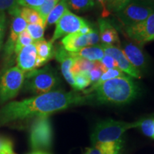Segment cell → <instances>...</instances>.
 <instances>
[{
  "mask_svg": "<svg viewBox=\"0 0 154 154\" xmlns=\"http://www.w3.org/2000/svg\"><path fill=\"white\" fill-rule=\"evenodd\" d=\"M126 75L124 74V73L121 72L120 69H108L106 72L103 73L101 76V78L99 79V80L98 82H96L94 84H91V86L88 89L84 90V94L85 95L91 94L92 91L95 89L96 88H97L98 86L101 85L103 83L106 82L108 80L112 79L118 78V77H122L125 76Z\"/></svg>",
  "mask_w": 154,
  "mask_h": 154,
  "instance_id": "cell-20",
  "label": "cell"
},
{
  "mask_svg": "<svg viewBox=\"0 0 154 154\" xmlns=\"http://www.w3.org/2000/svg\"><path fill=\"white\" fill-rule=\"evenodd\" d=\"M93 29L94 28L91 27V26H90V24H88V25H86V26H83V27L81 28L78 32H79V33L82 34H89L90 32H91Z\"/></svg>",
  "mask_w": 154,
  "mask_h": 154,
  "instance_id": "cell-39",
  "label": "cell"
},
{
  "mask_svg": "<svg viewBox=\"0 0 154 154\" xmlns=\"http://www.w3.org/2000/svg\"><path fill=\"white\" fill-rule=\"evenodd\" d=\"M74 62L71 69V72L72 75L82 72H89L94 68V61H91L81 57H74Z\"/></svg>",
  "mask_w": 154,
  "mask_h": 154,
  "instance_id": "cell-23",
  "label": "cell"
},
{
  "mask_svg": "<svg viewBox=\"0 0 154 154\" xmlns=\"http://www.w3.org/2000/svg\"><path fill=\"white\" fill-rule=\"evenodd\" d=\"M68 7V0H61L48 14L47 20H46V26L56 24L57 21L64 14L65 11L69 9Z\"/></svg>",
  "mask_w": 154,
  "mask_h": 154,
  "instance_id": "cell-21",
  "label": "cell"
},
{
  "mask_svg": "<svg viewBox=\"0 0 154 154\" xmlns=\"http://www.w3.org/2000/svg\"><path fill=\"white\" fill-rule=\"evenodd\" d=\"M101 63L106 68L108 69H119L118 63L112 57L105 54L103 59H101Z\"/></svg>",
  "mask_w": 154,
  "mask_h": 154,
  "instance_id": "cell-36",
  "label": "cell"
},
{
  "mask_svg": "<svg viewBox=\"0 0 154 154\" xmlns=\"http://www.w3.org/2000/svg\"><path fill=\"white\" fill-rule=\"evenodd\" d=\"M123 52L126 55L130 63L138 72L141 73L148 68L149 61L146 54L139 44L124 42L123 44Z\"/></svg>",
  "mask_w": 154,
  "mask_h": 154,
  "instance_id": "cell-12",
  "label": "cell"
},
{
  "mask_svg": "<svg viewBox=\"0 0 154 154\" xmlns=\"http://www.w3.org/2000/svg\"><path fill=\"white\" fill-rule=\"evenodd\" d=\"M70 8L77 12H83L93 8L95 5L94 0H68Z\"/></svg>",
  "mask_w": 154,
  "mask_h": 154,
  "instance_id": "cell-25",
  "label": "cell"
},
{
  "mask_svg": "<svg viewBox=\"0 0 154 154\" xmlns=\"http://www.w3.org/2000/svg\"><path fill=\"white\" fill-rule=\"evenodd\" d=\"M7 154H16V153H14V152H13V153H7Z\"/></svg>",
  "mask_w": 154,
  "mask_h": 154,
  "instance_id": "cell-42",
  "label": "cell"
},
{
  "mask_svg": "<svg viewBox=\"0 0 154 154\" xmlns=\"http://www.w3.org/2000/svg\"><path fill=\"white\" fill-rule=\"evenodd\" d=\"M100 40L103 45L116 46L120 44L118 32L112 24L105 18L99 19Z\"/></svg>",
  "mask_w": 154,
  "mask_h": 154,
  "instance_id": "cell-15",
  "label": "cell"
},
{
  "mask_svg": "<svg viewBox=\"0 0 154 154\" xmlns=\"http://www.w3.org/2000/svg\"><path fill=\"white\" fill-rule=\"evenodd\" d=\"M73 57L84 58L91 61H100L105 56L101 45L88 46L76 53H71Z\"/></svg>",
  "mask_w": 154,
  "mask_h": 154,
  "instance_id": "cell-18",
  "label": "cell"
},
{
  "mask_svg": "<svg viewBox=\"0 0 154 154\" xmlns=\"http://www.w3.org/2000/svg\"><path fill=\"white\" fill-rule=\"evenodd\" d=\"M139 92L137 83L125 76L106 81L87 95L90 101H95L99 104H125L136 99Z\"/></svg>",
  "mask_w": 154,
  "mask_h": 154,
  "instance_id": "cell-2",
  "label": "cell"
},
{
  "mask_svg": "<svg viewBox=\"0 0 154 154\" xmlns=\"http://www.w3.org/2000/svg\"><path fill=\"white\" fill-rule=\"evenodd\" d=\"M153 138L154 139V133H153Z\"/></svg>",
  "mask_w": 154,
  "mask_h": 154,
  "instance_id": "cell-43",
  "label": "cell"
},
{
  "mask_svg": "<svg viewBox=\"0 0 154 154\" xmlns=\"http://www.w3.org/2000/svg\"><path fill=\"white\" fill-rule=\"evenodd\" d=\"M74 80V91H84L91 84L89 72H82L73 75Z\"/></svg>",
  "mask_w": 154,
  "mask_h": 154,
  "instance_id": "cell-24",
  "label": "cell"
},
{
  "mask_svg": "<svg viewBox=\"0 0 154 154\" xmlns=\"http://www.w3.org/2000/svg\"><path fill=\"white\" fill-rule=\"evenodd\" d=\"M53 131L49 116L34 119L30 128L29 142L32 151L49 152L52 146Z\"/></svg>",
  "mask_w": 154,
  "mask_h": 154,
  "instance_id": "cell-5",
  "label": "cell"
},
{
  "mask_svg": "<svg viewBox=\"0 0 154 154\" xmlns=\"http://www.w3.org/2000/svg\"><path fill=\"white\" fill-rule=\"evenodd\" d=\"M121 143H100L86 149L84 154H119Z\"/></svg>",
  "mask_w": 154,
  "mask_h": 154,
  "instance_id": "cell-19",
  "label": "cell"
},
{
  "mask_svg": "<svg viewBox=\"0 0 154 154\" xmlns=\"http://www.w3.org/2000/svg\"><path fill=\"white\" fill-rule=\"evenodd\" d=\"M34 43V40L31 37L29 34L28 33L27 31L25 29L23 31L22 33L19 35L18 39H17L16 45L14 48V54L17 55L19 51L22 50L23 48L26 47V46L30 45V44Z\"/></svg>",
  "mask_w": 154,
  "mask_h": 154,
  "instance_id": "cell-27",
  "label": "cell"
},
{
  "mask_svg": "<svg viewBox=\"0 0 154 154\" xmlns=\"http://www.w3.org/2000/svg\"><path fill=\"white\" fill-rule=\"evenodd\" d=\"M6 26H7V15L5 12L0 11V50L3 44Z\"/></svg>",
  "mask_w": 154,
  "mask_h": 154,
  "instance_id": "cell-35",
  "label": "cell"
},
{
  "mask_svg": "<svg viewBox=\"0 0 154 154\" xmlns=\"http://www.w3.org/2000/svg\"><path fill=\"white\" fill-rule=\"evenodd\" d=\"M25 73L17 66L4 69L0 74V104L16 97L22 89Z\"/></svg>",
  "mask_w": 154,
  "mask_h": 154,
  "instance_id": "cell-6",
  "label": "cell"
},
{
  "mask_svg": "<svg viewBox=\"0 0 154 154\" xmlns=\"http://www.w3.org/2000/svg\"><path fill=\"white\" fill-rule=\"evenodd\" d=\"M0 154H4V153H0Z\"/></svg>",
  "mask_w": 154,
  "mask_h": 154,
  "instance_id": "cell-44",
  "label": "cell"
},
{
  "mask_svg": "<svg viewBox=\"0 0 154 154\" xmlns=\"http://www.w3.org/2000/svg\"><path fill=\"white\" fill-rule=\"evenodd\" d=\"M138 128H140L144 135L150 138H153L154 133V119H147L143 120H140V124Z\"/></svg>",
  "mask_w": 154,
  "mask_h": 154,
  "instance_id": "cell-30",
  "label": "cell"
},
{
  "mask_svg": "<svg viewBox=\"0 0 154 154\" xmlns=\"http://www.w3.org/2000/svg\"><path fill=\"white\" fill-rule=\"evenodd\" d=\"M88 24L86 19L77 16L67 9L56 23L54 32L50 41L54 43L63 36L64 37L68 34L78 32L81 28Z\"/></svg>",
  "mask_w": 154,
  "mask_h": 154,
  "instance_id": "cell-8",
  "label": "cell"
},
{
  "mask_svg": "<svg viewBox=\"0 0 154 154\" xmlns=\"http://www.w3.org/2000/svg\"><path fill=\"white\" fill-rule=\"evenodd\" d=\"M101 47L104 51L105 54L111 56L115 59L118 63L119 69L121 72L136 79H140L141 77V73L138 72L130 63L121 49H119L116 46L103 45V44H101Z\"/></svg>",
  "mask_w": 154,
  "mask_h": 154,
  "instance_id": "cell-11",
  "label": "cell"
},
{
  "mask_svg": "<svg viewBox=\"0 0 154 154\" xmlns=\"http://www.w3.org/2000/svg\"><path fill=\"white\" fill-rule=\"evenodd\" d=\"M17 0H0V11L7 12L11 15L14 13L19 7Z\"/></svg>",
  "mask_w": 154,
  "mask_h": 154,
  "instance_id": "cell-31",
  "label": "cell"
},
{
  "mask_svg": "<svg viewBox=\"0 0 154 154\" xmlns=\"http://www.w3.org/2000/svg\"><path fill=\"white\" fill-rule=\"evenodd\" d=\"M44 2V0H17L18 5L20 7H29L36 10L41 7Z\"/></svg>",
  "mask_w": 154,
  "mask_h": 154,
  "instance_id": "cell-34",
  "label": "cell"
},
{
  "mask_svg": "<svg viewBox=\"0 0 154 154\" xmlns=\"http://www.w3.org/2000/svg\"><path fill=\"white\" fill-rule=\"evenodd\" d=\"M12 19L10 26V30L7 41L4 47V59L8 61L14 54V48L19 35L23 31L26 29L27 23L19 14V9L17 12L11 15Z\"/></svg>",
  "mask_w": 154,
  "mask_h": 154,
  "instance_id": "cell-10",
  "label": "cell"
},
{
  "mask_svg": "<svg viewBox=\"0 0 154 154\" xmlns=\"http://www.w3.org/2000/svg\"><path fill=\"white\" fill-rule=\"evenodd\" d=\"M44 29L45 27L42 24H27L26 28L34 42L44 39Z\"/></svg>",
  "mask_w": 154,
  "mask_h": 154,
  "instance_id": "cell-26",
  "label": "cell"
},
{
  "mask_svg": "<svg viewBox=\"0 0 154 154\" xmlns=\"http://www.w3.org/2000/svg\"><path fill=\"white\" fill-rule=\"evenodd\" d=\"M127 35L139 45L154 40V11L146 20L126 27Z\"/></svg>",
  "mask_w": 154,
  "mask_h": 154,
  "instance_id": "cell-9",
  "label": "cell"
},
{
  "mask_svg": "<svg viewBox=\"0 0 154 154\" xmlns=\"http://www.w3.org/2000/svg\"><path fill=\"white\" fill-rule=\"evenodd\" d=\"M60 79L57 71L51 66L34 69L25 74L23 89L30 93L40 95L54 91L59 85Z\"/></svg>",
  "mask_w": 154,
  "mask_h": 154,
  "instance_id": "cell-4",
  "label": "cell"
},
{
  "mask_svg": "<svg viewBox=\"0 0 154 154\" xmlns=\"http://www.w3.org/2000/svg\"><path fill=\"white\" fill-rule=\"evenodd\" d=\"M154 11V5L140 0H132L117 12L119 20L126 27L143 22Z\"/></svg>",
  "mask_w": 154,
  "mask_h": 154,
  "instance_id": "cell-7",
  "label": "cell"
},
{
  "mask_svg": "<svg viewBox=\"0 0 154 154\" xmlns=\"http://www.w3.org/2000/svg\"><path fill=\"white\" fill-rule=\"evenodd\" d=\"M89 101L88 95H82L76 91L66 92L61 90L50 91L22 101H11L0 109V127L16 121L49 116Z\"/></svg>",
  "mask_w": 154,
  "mask_h": 154,
  "instance_id": "cell-1",
  "label": "cell"
},
{
  "mask_svg": "<svg viewBox=\"0 0 154 154\" xmlns=\"http://www.w3.org/2000/svg\"><path fill=\"white\" fill-rule=\"evenodd\" d=\"M96 2L99 4L101 6L102 8H103V15L104 17L107 16L108 14H109V11L107 10L106 8V3H107V0H94V2Z\"/></svg>",
  "mask_w": 154,
  "mask_h": 154,
  "instance_id": "cell-38",
  "label": "cell"
},
{
  "mask_svg": "<svg viewBox=\"0 0 154 154\" xmlns=\"http://www.w3.org/2000/svg\"><path fill=\"white\" fill-rule=\"evenodd\" d=\"M107 1H108V0H107Z\"/></svg>",
  "mask_w": 154,
  "mask_h": 154,
  "instance_id": "cell-45",
  "label": "cell"
},
{
  "mask_svg": "<svg viewBox=\"0 0 154 154\" xmlns=\"http://www.w3.org/2000/svg\"><path fill=\"white\" fill-rule=\"evenodd\" d=\"M140 121L136 122H125L106 119L96 125L91 138L93 146L100 143H121L123 135L131 128H138Z\"/></svg>",
  "mask_w": 154,
  "mask_h": 154,
  "instance_id": "cell-3",
  "label": "cell"
},
{
  "mask_svg": "<svg viewBox=\"0 0 154 154\" xmlns=\"http://www.w3.org/2000/svg\"><path fill=\"white\" fill-rule=\"evenodd\" d=\"M107 69L103 66L101 63V61H94V66L89 72L90 79H91V84H93L94 83L99 80L101 78L102 74L106 72Z\"/></svg>",
  "mask_w": 154,
  "mask_h": 154,
  "instance_id": "cell-29",
  "label": "cell"
},
{
  "mask_svg": "<svg viewBox=\"0 0 154 154\" xmlns=\"http://www.w3.org/2000/svg\"><path fill=\"white\" fill-rule=\"evenodd\" d=\"M37 53L34 43L23 48L17 55V67L25 74L36 69Z\"/></svg>",
  "mask_w": 154,
  "mask_h": 154,
  "instance_id": "cell-13",
  "label": "cell"
},
{
  "mask_svg": "<svg viewBox=\"0 0 154 154\" xmlns=\"http://www.w3.org/2000/svg\"><path fill=\"white\" fill-rule=\"evenodd\" d=\"M19 14L26 21L27 24H42L46 27L41 15L36 9L29 7H19Z\"/></svg>",
  "mask_w": 154,
  "mask_h": 154,
  "instance_id": "cell-22",
  "label": "cell"
},
{
  "mask_svg": "<svg viewBox=\"0 0 154 154\" xmlns=\"http://www.w3.org/2000/svg\"><path fill=\"white\" fill-rule=\"evenodd\" d=\"M131 1L132 0H108L106 3L107 10L109 13L110 11L117 13Z\"/></svg>",
  "mask_w": 154,
  "mask_h": 154,
  "instance_id": "cell-32",
  "label": "cell"
},
{
  "mask_svg": "<svg viewBox=\"0 0 154 154\" xmlns=\"http://www.w3.org/2000/svg\"><path fill=\"white\" fill-rule=\"evenodd\" d=\"M37 53L36 68L44 66L55 56V49L51 41L43 39L34 42Z\"/></svg>",
  "mask_w": 154,
  "mask_h": 154,
  "instance_id": "cell-17",
  "label": "cell"
},
{
  "mask_svg": "<svg viewBox=\"0 0 154 154\" xmlns=\"http://www.w3.org/2000/svg\"><path fill=\"white\" fill-rule=\"evenodd\" d=\"M55 58L59 61L61 66V71L63 77L69 84L74 88V76L71 72V69L74 62V58L72 54L63 49L62 46H59L55 49Z\"/></svg>",
  "mask_w": 154,
  "mask_h": 154,
  "instance_id": "cell-14",
  "label": "cell"
},
{
  "mask_svg": "<svg viewBox=\"0 0 154 154\" xmlns=\"http://www.w3.org/2000/svg\"><path fill=\"white\" fill-rule=\"evenodd\" d=\"M140 1H143V2H149L154 5V0H140Z\"/></svg>",
  "mask_w": 154,
  "mask_h": 154,
  "instance_id": "cell-41",
  "label": "cell"
},
{
  "mask_svg": "<svg viewBox=\"0 0 154 154\" xmlns=\"http://www.w3.org/2000/svg\"><path fill=\"white\" fill-rule=\"evenodd\" d=\"M27 154H51L49 152H45V151H32L31 153H29Z\"/></svg>",
  "mask_w": 154,
  "mask_h": 154,
  "instance_id": "cell-40",
  "label": "cell"
},
{
  "mask_svg": "<svg viewBox=\"0 0 154 154\" xmlns=\"http://www.w3.org/2000/svg\"><path fill=\"white\" fill-rule=\"evenodd\" d=\"M61 46L69 52H78L88 46L87 35L79 32L68 34L61 39Z\"/></svg>",
  "mask_w": 154,
  "mask_h": 154,
  "instance_id": "cell-16",
  "label": "cell"
},
{
  "mask_svg": "<svg viewBox=\"0 0 154 154\" xmlns=\"http://www.w3.org/2000/svg\"><path fill=\"white\" fill-rule=\"evenodd\" d=\"M13 143L8 138L0 136V153H13Z\"/></svg>",
  "mask_w": 154,
  "mask_h": 154,
  "instance_id": "cell-33",
  "label": "cell"
},
{
  "mask_svg": "<svg viewBox=\"0 0 154 154\" xmlns=\"http://www.w3.org/2000/svg\"><path fill=\"white\" fill-rule=\"evenodd\" d=\"M88 37V46H96L98 45V43L100 42V36L99 30L94 29L91 32L86 34Z\"/></svg>",
  "mask_w": 154,
  "mask_h": 154,
  "instance_id": "cell-37",
  "label": "cell"
},
{
  "mask_svg": "<svg viewBox=\"0 0 154 154\" xmlns=\"http://www.w3.org/2000/svg\"><path fill=\"white\" fill-rule=\"evenodd\" d=\"M61 0H44V3L39 8L36 9V11L41 15L43 22L46 26V20H47L48 14L52 10L54 7L60 2Z\"/></svg>",
  "mask_w": 154,
  "mask_h": 154,
  "instance_id": "cell-28",
  "label": "cell"
}]
</instances>
